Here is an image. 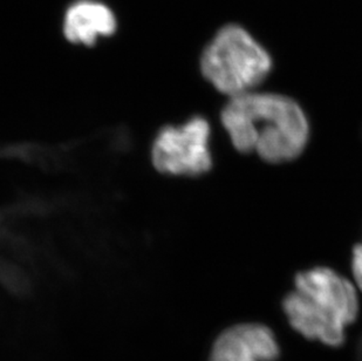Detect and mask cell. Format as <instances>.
<instances>
[{"label": "cell", "mask_w": 362, "mask_h": 361, "mask_svg": "<svg viewBox=\"0 0 362 361\" xmlns=\"http://www.w3.org/2000/svg\"><path fill=\"white\" fill-rule=\"evenodd\" d=\"M221 118L237 150L271 164L293 160L308 144V119L287 96L257 92L233 96Z\"/></svg>", "instance_id": "obj_1"}, {"label": "cell", "mask_w": 362, "mask_h": 361, "mask_svg": "<svg viewBox=\"0 0 362 361\" xmlns=\"http://www.w3.org/2000/svg\"><path fill=\"white\" fill-rule=\"evenodd\" d=\"M271 66L267 52L236 25L222 28L201 59L204 78L230 98L253 92L269 75Z\"/></svg>", "instance_id": "obj_3"}, {"label": "cell", "mask_w": 362, "mask_h": 361, "mask_svg": "<svg viewBox=\"0 0 362 361\" xmlns=\"http://www.w3.org/2000/svg\"><path fill=\"white\" fill-rule=\"evenodd\" d=\"M352 270L356 285L362 291V243L353 251Z\"/></svg>", "instance_id": "obj_7"}, {"label": "cell", "mask_w": 362, "mask_h": 361, "mask_svg": "<svg viewBox=\"0 0 362 361\" xmlns=\"http://www.w3.org/2000/svg\"><path fill=\"white\" fill-rule=\"evenodd\" d=\"M210 125L202 116H194L178 126H165L151 147L153 167L169 176L195 178L212 167Z\"/></svg>", "instance_id": "obj_4"}, {"label": "cell", "mask_w": 362, "mask_h": 361, "mask_svg": "<svg viewBox=\"0 0 362 361\" xmlns=\"http://www.w3.org/2000/svg\"><path fill=\"white\" fill-rule=\"evenodd\" d=\"M294 330L311 340L340 346L346 327L356 321L359 300L356 287L327 268H315L296 277L294 290L283 303Z\"/></svg>", "instance_id": "obj_2"}, {"label": "cell", "mask_w": 362, "mask_h": 361, "mask_svg": "<svg viewBox=\"0 0 362 361\" xmlns=\"http://www.w3.org/2000/svg\"><path fill=\"white\" fill-rule=\"evenodd\" d=\"M279 346L274 332L259 324H242L224 331L215 341L209 361H276Z\"/></svg>", "instance_id": "obj_5"}, {"label": "cell", "mask_w": 362, "mask_h": 361, "mask_svg": "<svg viewBox=\"0 0 362 361\" xmlns=\"http://www.w3.org/2000/svg\"><path fill=\"white\" fill-rule=\"evenodd\" d=\"M117 21L103 4L79 1L69 7L65 17V35L71 42L93 46L98 38L113 35Z\"/></svg>", "instance_id": "obj_6"}]
</instances>
